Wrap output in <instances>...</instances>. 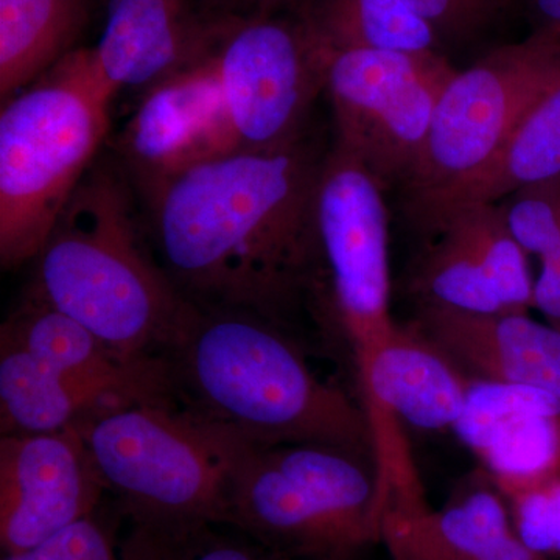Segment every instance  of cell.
Listing matches in <instances>:
<instances>
[{
  "instance_id": "obj_1",
  "label": "cell",
  "mask_w": 560,
  "mask_h": 560,
  "mask_svg": "<svg viewBox=\"0 0 560 560\" xmlns=\"http://www.w3.org/2000/svg\"><path fill=\"white\" fill-rule=\"evenodd\" d=\"M323 158L302 140L238 150L145 195L156 261L184 300L280 324L312 289L313 198Z\"/></svg>"
},
{
  "instance_id": "obj_2",
  "label": "cell",
  "mask_w": 560,
  "mask_h": 560,
  "mask_svg": "<svg viewBox=\"0 0 560 560\" xmlns=\"http://www.w3.org/2000/svg\"><path fill=\"white\" fill-rule=\"evenodd\" d=\"M164 360L190 411L250 444L330 445L374 460L360 400L320 381L275 320L194 305Z\"/></svg>"
},
{
  "instance_id": "obj_3",
  "label": "cell",
  "mask_w": 560,
  "mask_h": 560,
  "mask_svg": "<svg viewBox=\"0 0 560 560\" xmlns=\"http://www.w3.org/2000/svg\"><path fill=\"white\" fill-rule=\"evenodd\" d=\"M35 261L28 296L125 360L162 359L194 311L143 246L130 190L110 168L88 172Z\"/></svg>"
},
{
  "instance_id": "obj_4",
  "label": "cell",
  "mask_w": 560,
  "mask_h": 560,
  "mask_svg": "<svg viewBox=\"0 0 560 560\" xmlns=\"http://www.w3.org/2000/svg\"><path fill=\"white\" fill-rule=\"evenodd\" d=\"M116 92L88 49L2 103L0 113V261L13 270L35 260L62 209L94 167L108 135Z\"/></svg>"
},
{
  "instance_id": "obj_5",
  "label": "cell",
  "mask_w": 560,
  "mask_h": 560,
  "mask_svg": "<svg viewBox=\"0 0 560 560\" xmlns=\"http://www.w3.org/2000/svg\"><path fill=\"white\" fill-rule=\"evenodd\" d=\"M386 501L374 460L319 444L243 452L224 525L282 560H355L381 544Z\"/></svg>"
},
{
  "instance_id": "obj_6",
  "label": "cell",
  "mask_w": 560,
  "mask_h": 560,
  "mask_svg": "<svg viewBox=\"0 0 560 560\" xmlns=\"http://www.w3.org/2000/svg\"><path fill=\"white\" fill-rule=\"evenodd\" d=\"M132 525H224L228 490L250 442L171 400H143L75 427Z\"/></svg>"
},
{
  "instance_id": "obj_7",
  "label": "cell",
  "mask_w": 560,
  "mask_h": 560,
  "mask_svg": "<svg viewBox=\"0 0 560 560\" xmlns=\"http://www.w3.org/2000/svg\"><path fill=\"white\" fill-rule=\"evenodd\" d=\"M558 80L560 36L541 32L455 70L438 98L418 164L401 187L411 223L477 178Z\"/></svg>"
},
{
  "instance_id": "obj_8",
  "label": "cell",
  "mask_w": 560,
  "mask_h": 560,
  "mask_svg": "<svg viewBox=\"0 0 560 560\" xmlns=\"http://www.w3.org/2000/svg\"><path fill=\"white\" fill-rule=\"evenodd\" d=\"M313 293L341 331L357 381L399 331L390 315L385 189L348 151L323 158L313 198Z\"/></svg>"
},
{
  "instance_id": "obj_9",
  "label": "cell",
  "mask_w": 560,
  "mask_h": 560,
  "mask_svg": "<svg viewBox=\"0 0 560 560\" xmlns=\"http://www.w3.org/2000/svg\"><path fill=\"white\" fill-rule=\"evenodd\" d=\"M319 47L324 92L337 125L335 145L357 158L383 189H401L418 164L438 98L455 69L441 51Z\"/></svg>"
},
{
  "instance_id": "obj_10",
  "label": "cell",
  "mask_w": 560,
  "mask_h": 560,
  "mask_svg": "<svg viewBox=\"0 0 560 560\" xmlns=\"http://www.w3.org/2000/svg\"><path fill=\"white\" fill-rule=\"evenodd\" d=\"M212 57L238 150H279L302 140L324 91V60L301 18L228 20Z\"/></svg>"
},
{
  "instance_id": "obj_11",
  "label": "cell",
  "mask_w": 560,
  "mask_h": 560,
  "mask_svg": "<svg viewBox=\"0 0 560 560\" xmlns=\"http://www.w3.org/2000/svg\"><path fill=\"white\" fill-rule=\"evenodd\" d=\"M430 237L408 283L419 305L474 315L533 308L528 254L511 234L497 202L452 210Z\"/></svg>"
},
{
  "instance_id": "obj_12",
  "label": "cell",
  "mask_w": 560,
  "mask_h": 560,
  "mask_svg": "<svg viewBox=\"0 0 560 560\" xmlns=\"http://www.w3.org/2000/svg\"><path fill=\"white\" fill-rule=\"evenodd\" d=\"M80 431L7 434L0 440V547H36L95 514L105 493Z\"/></svg>"
},
{
  "instance_id": "obj_13",
  "label": "cell",
  "mask_w": 560,
  "mask_h": 560,
  "mask_svg": "<svg viewBox=\"0 0 560 560\" xmlns=\"http://www.w3.org/2000/svg\"><path fill=\"white\" fill-rule=\"evenodd\" d=\"M119 150L143 195L176 173L238 151L212 50L142 92Z\"/></svg>"
},
{
  "instance_id": "obj_14",
  "label": "cell",
  "mask_w": 560,
  "mask_h": 560,
  "mask_svg": "<svg viewBox=\"0 0 560 560\" xmlns=\"http://www.w3.org/2000/svg\"><path fill=\"white\" fill-rule=\"evenodd\" d=\"M224 22L206 0H106L101 39L88 51L116 94L143 92L209 54Z\"/></svg>"
},
{
  "instance_id": "obj_15",
  "label": "cell",
  "mask_w": 560,
  "mask_h": 560,
  "mask_svg": "<svg viewBox=\"0 0 560 560\" xmlns=\"http://www.w3.org/2000/svg\"><path fill=\"white\" fill-rule=\"evenodd\" d=\"M0 337L27 349L103 412L136 401L171 399L164 359H121L75 319L28 294L2 324Z\"/></svg>"
},
{
  "instance_id": "obj_16",
  "label": "cell",
  "mask_w": 560,
  "mask_h": 560,
  "mask_svg": "<svg viewBox=\"0 0 560 560\" xmlns=\"http://www.w3.org/2000/svg\"><path fill=\"white\" fill-rule=\"evenodd\" d=\"M455 431L499 492L560 477V400L545 390L474 378Z\"/></svg>"
},
{
  "instance_id": "obj_17",
  "label": "cell",
  "mask_w": 560,
  "mask_h": 560,
  "mask_svg": "<svg viewBox=\"0 0 560 560\" xmlns=\"http://www.w3.org/2000/svg\"><path fill=\"white\" fill-rule=\"evenodd\" d=\"M412 326L475 381L545 390L560 400V329L528 313L474 315L418 305Z\"/></svg>"
},
{
  "instance_id": "obj_18",
  "label": "cell",
  "mask_w": 560,
  "mask_h": 560,
  "mask_svg": "<svg viewBox=\"0 0 560 560\" xmlns=\"http://www.w3.org/2000/svg\"><path fill=\"white\" fill-rule=\"evenodd\" d=\"M381 544L393 560H548L517 536L493 486L470 490L441 511L425 500L388 503Z\"/></svg>"
},
{
  "instance_id": "obj_19",
  "label": "cell",
  "mask_w": 560,
  "mask_h": 560,
  "mask_svg": "<svg viewBox=\"0 0 560 560\" xmlns=\"http://www.w3.org/2000/svg\"><path fill=\"white\" fill-rule=\"evenodd\" d=\"M560 178V80L522 117L497 156L474 180L427 210L415 226L430 235L452 210L499 202L515 191Z\"/></svg>"
},
{
  "instance_id": "obj_20",
  "label": "cell",
  "mask_w": 560,
  "mask_h": 560,
  "mask_svg": "<svg viewBox=\"0 0 560 560\" xmlns=\"http://www.w3.org/2000/svg\"><path fill=\"white\" fill-rule=\"evenodd\" d=\"M91 0H0V98L31 86L73 51Z\"/></svg>"
},
{
  "instance_id": "obj_21",
  "label": "cell",
  "mask_w": 560,
  "mask_h": 560,
  "mask_svg": "<svg viewBox=\"0 0 560 560\" xmlns=\"http://www.w3.org/2000/svg\"><path fill=\"white\" fill-rule=\"evenodd\" d=\"M301 20L331 50L440 54V35L407 0H307Z\"/></svg>"
},
{
  "instance_id": "obj_22",
  "label": "cell",
  "mask_w": 560,
  "mask_h": 560,
  "mask_svg": "<svg viewBox=\"0 0 560 560\" xmlns=\"http://www.w3.org/2000/svg\"><path fill=\"white\" fill-rule=\"evenodd\" d=\"M102 408L27 349L0 337V422L7 434L72 429Z\"/></svg>"
},
{
  "instance_id": "obj_23",
  "label": "cell",
  "mask_w": 560,
  "mask_h": 560,
  "mask_svg": "<svg viewBox=\"0 0 560 560\" xmlns=\"http://www.w3.org/2000/svg\"><path fill=\"white\" fill-rule=\"evenodd\" d=\"M220 523L132 525L120 540L121 560H282L245 534L220 533Z\"/></svg>"
},
{
  "instance_id": "obj_24",
  "label": "cell",
  "mask_w": 560,
  "mask_h": 560,
  "mask_svg": "<svg viewBox=\"0 0 560 560\" xmlns=\"http://www.w3.org/2000/svg\"><path fill=\"white\" fill-rule=\"evenodd\" d=\"M512 525L523 541L541 556H560V477L500 492Z\"/></svg>"
},
{
  "instance_id": "obj_25",
  "label": "cell",
  "mask_w": 560,
  "mask_h": 560,
  "mask_svg": "<svg viewBox=\"0 0 560 560\" xmlns=\"http://www.w3.org/2000/svg\"><path fill=\"white\" fill-rule=\"evenodd\" d=\"M2 560H121L120 540L97 511L36 547L3 555Z\"/></svg>"
},
{
  "instance_id": "obj_26",
  "label": "cell",
  "mask_w": 560,
  "mask_h": 560,
  "mask_svg": "<svg viewBox=\"0 0 560 560\" xmlns=\"http://www.w3.org/2000/svg\"><path fill=\"white\" fill-rule=\"evenodd\" d=\"M442 39H469L493 21L503 0H407Z\"/></svg>"
},
{
  "instance_id": "obj_27",
  "label": "cell",
  "mask_w": 560,
  "mask_h": 560,
  "mask_svg": "<svg viewBox=\"0 0 560 560\" xmlns=\"http://www.w3.org/2000/svg\"><path fill=\"white\" fill-rule=\"evenodd\" d=\"M539 259L540 275L534 280L533 308L560 329V245Z\"/></svg>"
},
{
  "instance_id": "obj_28",
  "label": "cell",
  "mask_w": 560,
  "mask_h": 560,
  "mask_svg": "<svg viewBox=\"0 0 560 560\" xmlns=\"http://www.w3.org/2000/svg\"><path fill=\"white\" fill-rule=\"evenodd\" d=\"M210 10L220 20H245V18L270 16L293 3L304 5L307 0H206Z\"/></svg>"
},
{
  "instance_id": "obj_29",
  "label": "cell",
  "mask_w": 560,
  "mask_h": 560,
  "mask_svg": "<svg viewBox=\"0 0 560 560\" xmlns=\"http://www.w3.org/2000/svg\"><path fill=\"white\" fill-rule=\"evenodd\" d=\"M536 32L560 36V0H528Z\"/></svg>"
},
{
  "instance_id": "obj_30",
  "label": "cell",
  "mask_w": 560,
  "mask_h": 560,
  "mask_svg": "<svg viewBox=\"0 0 560 560\" xmlns=\"http://www.w3.org/2000/svg\"><path fill=\"white\" fill-rule=\"evenodd\" d=\"M503 2H504V5H508V3L511 2V0H503Z\"/></svg>"
}]
</instances>
